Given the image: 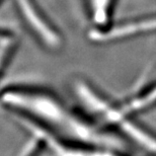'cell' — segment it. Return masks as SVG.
<instances>
[{"label":"cell","mask_w":156,"mask_h":156,"mask_svg":"<svg viewBox=\"0 0 156 156\" xmlns=\"http://www.w3.org/2000/svg\"><path fill=\"white\" fill-rule=\"evenodd\" d=\"M12 40H14V36H13L12 30L0 26V45L4 43H7L9 41H12Z\"/></svg>","instance_id":"cell-4"},{"label":"cell","mask_w":156,"mask_h":156,"mask_svg":"<svg viewBox=\"0 0 156 156\" xmlns=\"http://www.w3.org/2000/svg\"><path fill=\"white\" fill-rule=\"evenodd\" d=\"M20 16L37 40L47 49L56 50L62 45L57 27L47 16L37 0H14Z\"/></svg>","instance_id":"cell-2"},{"label":"cell","mask_w":156,"mask_h":156,"mask_svg":"<svg viewBox=\"0 0 156 156\" xmlns=\"http://www.w3.org/2000/svg\"><path fill=\"white\" fill-rule=\"evenodd\" d=\"M73 87L75 94L82 102L84 111L89 116L98 119L105 126L115 128L118 132L126 134L129 138L145 147L146 150L156 153V136L130 120L129 113L124 107H119L83 78L74 80Z\"/></svg>","instance_id":"cell-1"},{"label":"cell","mask_w":156,"mask_h":156,"mask_svg":"<svg viewBox=\"0 0 156 156\" xmlns=\"http://www.w3.org/2000/svg\"><path fill=\"white\" fill-rule=\"evenodd\" d=\"M48 150L46 143L37 136H33L23 146L17 156H42Z\"/></svg>","instance_id":"cell-3"}]
</instances>
